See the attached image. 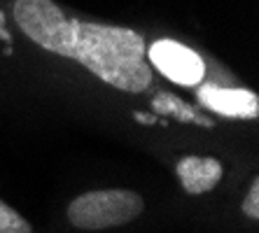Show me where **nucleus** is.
Listing matches in <instances>:
<instances>
[{"label": "nucleus", "instance_id": "1", "mask_svg": "<svg viewBox=\"0 0 259 233\" xmlns=\"http://www.w3.org/2000/svg\"><path fill=\"white\" fill-rule=\"evenodd\" d=\"M14 21L37 47L77 61L112 89L126 94L150 89L152 66L138 30L70 19L54 0H14Z\"/></svg>", "mask_w": 259, "mask_h": 233}, {"label": "nucleus", "instance_id": "2", "mask_svg": "<svg viewBox=\"0 0 259 233\" xmlns=\"http://www.w3.org/2000/svg\"><path fill=\"white\" fill-rule=\"evenodd\" d=\"M143 208L140 194L128 189H101L75 198L68 205V219L72 226L84 231H101L128 224L143 212Z\"/></svg>", "mask_w": 259, "mask_h": 233}, {"label": "nucleus", "instance_id": "3", "mask_svg": "<svg viewBox=\"0 0 259 233\" xmlns=\"http://www.w3.org/2000/svg\"><path fill=\"white\" fill-rule=\"evenodd\" d=\"M147 63L157 68L166 79L180 86H196L205 75V63L194 49L175 40H157L147 47Z\"/></svg>", "mask_w": 259, "mask_h": 233}, {"label": "nucleus", "instance_id": "4", "mask_svg": "<svg viewBox=\"0 0 259 233\" xmlns=\"http://www.w3.org/2000/svg\"><path fill=\"white\" fill-rule=\"evenodd\" d=\"M199 101L222 117L257 119L259 114V98L250 89H222L215 84H205L199 89Z\"/></svg>", "mask_w": 259, "mask_h": 233}, {"label": "nucleus", "instance_id": "5", "mask_svg": "<svg viewBox=\"0 0 259 233\" xmlns=\"http://www.w3.org/2000/svg\"><path fill=\"white\" fill-rule=\"evenodd\" d=\"M175 173L180 177L185 192L199 196V194H208L210 189H215L224 175V168L217 159H210V156H185L178 161Z\"/></svg>", "mask_w": 259, "mask_h": 233}, {"label": "nucleus", "instance_id": "6", "mask_svg": "<svg viewBox=\"0 0 259 233\" xmlns=\"http://www.w3.org/2000/svg\"><path fill=\"white\" fill-rule=\"evenodd\" d=\"M0 233H30L28 221L3 201H0Z\"/></svg>", "mask_w": 259, "mask_h": 233}, {"label": "nucleus", "instance_id": "7", "mask_svg": "<svg viewBox=\"0 0 259 233\" xmlns=\"http://www.w3.org/2000/svg\"><path fill=\"white\" fill-rule=\"evenodd\" d=\"M243 212L247 217H252V219L259 217V179H254L250 184V192H247L245 201H243Z\"/></svg>", "mask_w": 259, "mask_h": 233}]
</instances>
